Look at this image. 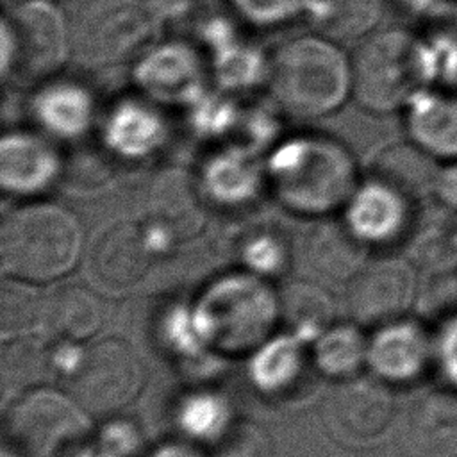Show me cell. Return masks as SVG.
I'll list each match as a JSON object with an SVG mask.
<instances>
[{
  "instance_id": "1",
  "label": "cell",
  "mask_w": 457,
  "mask_h": 457,
  "mask_svg": "<svg viewBox=\"0 0 457 457\" xmlns=\"http://www.w3.org/2000/svg\"><path fill=\"white\" fill-rule=\"evenodd\" d=\"M264 173L284 207L316 218L345 207L359 186L350 150L320 134L284 141L270 155Z\"/></svg>"
},
{
  "instance_id": "2",
  "label": "cell",
  "mask_w": 457,
  "mask_h": 457,
  "mask_svg": "<svg viewBox=\"0 0 457 457\" xmlns=\"http://www.w3.org/2000/svg\"><path fill=\"white\" fill-rule=\"evenodd\" d=\"M84 232L64 205L36 200L12 209L0 227L4 273L23 282H50L70 273L82 253Z\"/></svg>"
},
{
  "instance_id": "3",
  "label": "cell",
  "mask_w": 457,
  "mask_h": 457,
  "mask_svg": "<svg viewBox=\"0 0 457 457\" xmlns=\"http://www.w3.org/2000/svg\"><path fill=\"white\" fill-rule=\"evenodd\" d=\"M275 102L298 118H320L336 111L352 93V59L321 34L284 43L270 62Z\"/></svg>"
},
{
  "instance_id": "4",
  "label": "cell",
  "mask_w": 457,
  "mask_h": 457,
  "mask_svg": "<svg viewBox=\"0 0 457 457\" xmlns=\"http://www.w3.org/2000/svg\"><path fill=\"white\" fill-rule=\"evenodd\" d=\"M425 80V54L405 30L389 29L366 36L352 57V93L375 112L407 105Z\"/></svg>"
},
{
  "instance_id": "5",
  "label": "cell",
  "mask_w": 457,
  "mask_h": 457,
  "mask_svg": "<svg viewBox=\"0 0 457 457\" xmlns=\"http://www.w3.org/2000/svg\"><path fill=\"white\" fill-rule=\"evenodd\" d=\"M73 55L71 23L54 0H21L2 18V77L43 80Z\"/></svg>"
},
{
  "instance_id": "6",
  "label": "cell",
  "mask_w": 457,
  "mask_h": 457,
  "mask_svg": "<svg viewBox=\"0 0 457 457\" xmlns=\"http://www.w3.org/2000/svg\"><path fill=\"white\" fill-rule=\"evenodd\" d=\"M70 23L75 59L104 68L137 52L152 34L154 18L145 0H79Z\"/></svg>"
},
{
  "instance_id": "7",
  "label": "cell",
  "mask_w": 457,
  "mask_h": 457,
  "mask_svg": "<svg viewBox=\"0 0 457 457\" xmlns=\"http://www.w3.org/2000/svg\"><path fill=\"white\" fill-rule=\"evenodd\" d=\"M5 430L12 450L21 457H66L80 446L89 420L73 396L32 389L12 403Z\"/></svg>"
},
{
  "instance_id": "8",
  "label": "cell",
  "mask_w": 457,
  "mask_h": 457,
  "mask_svg": "<svg viewBox=\"0 0 457 457\" xmlns=\"http://www.w3.org/2000/svg\"><path fill=\"white\" fill-rule=\"evenodd\" d=\"M143 384L145 370L132 346L107 337L86 350L71 375L70 391L87 414L107 418L127 407Z\"/></svg>"
},
{
  "instance_id": "9",
  "label": "cell",
  "mask_w": 457,
  "mask_h": 457,
  "mask_svg": "<svg viewBox=\"0 0 457 457\" xmlns=\"http://www.w3.org/2000/svg\"><path fill=\"white\" fill-rule=\"evenodd\" d=\"M211 336L225 348H248L268 332L273 309L268 287L253 277L234 275L218 280L204 302Z\"/></svg>"
},
{
  "instance_id": "10",
  "label": "cell",
  "mask_w": 457,
  "mask_h": 457,
  "mask_svg": "<svg viewBox=\"0 0 457 457\" xmlns=\"http://www.w3.org/2000/svg\"><path fill=\"white\" fill-rule=\"evenodd\" d=\"M414 300V268L393 255L366 261L346 287L348 312L361 325L382 327L402 320Z\"/></svg>"
},
{
  "instance_id": "11",
  "label": "cell",
  "mask_w": 457,
  "mask_h": 457,
  "mask_svg": "<svg viewBox=\"0 0 457 457\" xmlns=\"http://www.w3.org/2000/svg\"><path fill=\"white\" fill-rule=\"evenodd\" d=\"M395 414V400L386 384L368 377L343 378L323 400L321 418L341 443H362L386 430Z\"/></svg>"
},
{
  "instance_id": "12",
  "label": "cell",
  "mask_w": 457,
  "mask_h": 457,
  "mask_svg": "<svg viewBox=\"0 0 457 457\" xmlns=\"http://www.w3.org/2000/svg\"><path fill=\"white\" fill-rule=\"evenodd\" d=\"M148 218L166 241H186L196 236L207 216L205 191L187 170H161L146 196Z\"/></svg>"
},
{
  "instance_id": "13",
  "label": "cell",
  "mask_w": 457,
  "mask_h": 457,
  "mask_svg": "<svg viewBox=\"0 0 457 457\" xmlns=\"http://www.w3.org/2000/svg\"><path fill=\"white\" fill-rule=\"evenodd\" d=\"M400 446L405 457H457V393L418 396L403 412Z\"/></svg>"
},
{
  "instance_id": "14",
  "label": "cell",
  "mask_w": 457,
  "mask_h": 457,
  "mask_svg": "<svg viewBox=\"0 0 457 457\" xmlns=\"http://www.w3.org/2000/svg\"><path fill=\"white\" fill-rule=\"evenodd\" d=\"M434 361L436 339L423 325L405 318L378 327L368 345V362L387 382H412Z\"/></svg>"
},
{
  "instance_id": "15",
  "label": "cell",
  "mask_w": 457,
  "mask_h": 457,
  "mask_svg": "<svg viewBox=\"0 0 457 457\" xmlns=\"http://www.w3.org/2000/svg\"><path fill=\"white\" fill-rule=\"evenodd\" d=\"M411 196L373 175L357 186L348 200L345 221L364 243L384 245L396 239L409 221Z\"/></svg>"
},
{
  "instance_id": "16",
  "label": "cell",
  "mask_w": 457,
  "mask_h": 457,
  "mask_svg": "<svg viewBox=\"0 0 457 457\" xmlns=\"http://www.w3.org/2000/svg\"><path fill=\"white\" fill-rule=\"evenodd\" d=\"M62 164L54 145L43 136L14 130L0 141V184L5 193L30 196L45 191Z\"/></svg>"
},
{
  "instance_id": "17",
  "label": "cell",
  "mask_w": 457,
  "mask_h": 457,
  "mask_svg": "<svg viewBox=\"0 0 457 457\" xmlns=\"http://www.w3.org/2000/svg\"><path fill=\"white\" fill-rule=\"evenodd\" d=\"M150 237L129 221L112 223L93 243L89 264L95 277L114 289L136 284L150 266Z\"/></svg>"
},
{
  "instance_id": "18",
  "label": "cell",
  "mask_w": 457,
  "mask_h": 457,
  "mask_svg": "<svg viewBox=\"0 0 457 457\" xmlns=\"http://www.w3.org/2000/svg\"><path fill=\"white\" fill-rule=\"evenodd\" d=\"M407 130L430 157L457 161V95L420 91L407 104Z\"/></svg>"
},
{
  "instance_id": "19",
  "label": "cell",
  "mask_w": 457,
  "mask_h": 457,
  "mask_svg": "<svg viewBox=\"0 0 457 457\" xmlns=\"http://www.w3.org/2000/svg\"><path fill=\"white\" fill-rule=\"evenodd\" d=\"M366 245L346 221L321 218L305 237L309 264L330 280H350L366 262Z\"/></svg>"
},
{
  "instance_id": "20",
  "label": "cell",
  "mask_w": 457,
  "mask_h": 457,
  "mask_svg": "<svg viewBox=\"0 0 457 457\" xmlns=\"http://www.w3.org/2000/svg\"><path fill=\"white\" fill-rule=\"evenodd\" d=\"M50 332L68 341H82L96 334L104 323V303L98 295L82 286L59 289L43 307Z\"/></svg>"
},
{
  "instance_id": "21",
  "label": "cell",
  "mask_w": 457,
  "mask_h": 457,
  "mask_svg": "<svg viewBox=\"0 0 457 457\" xmlns=\"http://www.w3.org/2000/svg\"><path fill=\"white\" fill-rule=\"evenodd\" d=\"M382 0H311L307 9L318 34L332 41L366 37L382 16Z\"/></svg>"
},
{
  "instance_id": "22",
  "label": "cell",
  "mask_w": 457,
  "mask_h": 457,
  "mask_svg": "<svg viewBox=\"0 0 457 457\" xmlns=\"http://www.w3.org/2000/svg\"><path fill=\"white\" fill-rule=\"evenodd\" d=\"M36 116L55 136H79L91 123L93 104L82 87L55 84L41 91Z\"/></svg>"
},
{
  "instance_id": "23",
  "label": "cell",
  "mask_w": 457,
  "mask_h": 457,
  "mask_svg": "<svg viewBox=\"0 0 457 457\" xmlns=\"http://www.w3.org/2000/svg\"><path fill=\"white\" fill-rule=\"evenodd\" d=\"M278 311L286 323L300 336H314L330 327L334 320V302L318 284L295 280L278 296Z\"/></svg>"
},
{
  "instance_id": "24",
  "label": "cell",
  "mask_w": 457,
  "mask_h": 457,
  "mask_svg": "<svg viewBox=\"0 0 457 457\" xmlns=\"http://www.w3.org/2000/svg\"><path fill=\"white\" fill-rule=\"evenodd\" d=\"M314 359L325 375L350 378L368 361V343L352 325L328 327L316 345Z\"/></svg>"
},
{
  "instance_id": "25",
  "label": "cell",
  "mask_w": 457,
  "mask_h": 457,
  "mask_svg": "<svg viewBox=\"0 0 457 457\" xmlns=\"http://www.w3.org/2000/svg\"><path fill=\"white\" fill-rule=\"evenodd\" d=\"M198 64L191 54L179 48H162L141 70V84L161 98H182L198 80Z\"/></svg>"
},
{
  "instance_id": "26",
  "label": "cell",
  "mask_w": 457,
  "mask_h": 457,
  "mask_svg": "<svg viewBox=\"0 0 457 457\" xmlns=\"http://www.w3.org/2000/svg\"><path fill=\"white\" fill-rule=\"evenodd\" d=\"M259 171L246 154H225L212 159L209 164L205 180L202 184L205 193L223 202H239L246 195H252L257 186Z\"/></svg>"
},
{
  "instance_id": "27",
  "label": "cell",
  "mask_w": 457,
  "mask_h": 457,
  "mask_svg": "<svg viewBox=\"0 0 457 457\" xmlns=\"http://www.w3.org/2000/svg\"><path fill=\"white\" fill-rule=\"evenodd\" d=\"M159 121L155 114L139 105L120 107L111 118L109 134L114 137V145L125 154H145L157 143Z\"/></svg>"
},
{
  "instance_id": "28",
  "label": "cell",
  "mask_w": 457,
  "mask_h": 457,
  "mask_svg": "<svg viewBox=\"0 0 457 457\" xmlns=\"http://www.w3.org/2000/svg\"><path fill=\"white\" fill-rule=\"evenodd\" d=\"M211 457H273V443L262 425L237 420L220 432Z\"/></svg>"
},
{
  "instance_id": "29",
  "label": "cell",
  "mask_w": 457,
  "mask_h": 457,
  "mask_svg": "<svg viewBox=\"0 0 457 457\" xmlns=\"http://www.w3.org/2000/svg\"><path fill=\"white\" fill-rule=\"evenodd\" d=\"M4 384L12 389L37 384L46 375V355L36 343L12 341L11 350H4Z\"/></svg>"
},
{
  "instance_id": "30",
  "label": "cell",
  "mask_w": 457,
  "mask_h": 457,
  "mask_svg": "<svg viewBox=\"0 0 457 457\" xmlns=\"http://www.w3.org/2000/svg\"><path fill=\"white\" fill-rule=\"evenodd\" d=\"M43 312L32 291L14 284H4L0 296V327L5 337L32 328Z\"/></svg>"
},
{
  "instance_id": "31",
  "label": "cell",
  "mask_w": 457,
  "mask_h": 457,
  "mask_svg": "<svg viewBox=\"0 0 457 457\" xmlns=\"http://www.w3.org/2000/svg\"><path fill=\"white\" fill-rule=\"evenodd\" d=\"M298 350L291 341L268 345L253 361V378L266 387H280L296 373Z\"/></svg>"
},
{
  "instance_id": "32",
  "label": "cell",
  "mask_w": 457,
  "mask_h": 457,
  "mask_svg": "<svg viewBox=\"0 0 457 457\" xmlns=\"http://www.w3.org/2000/svg\"><path fill=\"white\" fill-rule=\"evenodd\" d=\"M236 7L259 25H277L307 11L311 0H234Z\"/></svg>"
},
{
  "instance_id": "33",
  "label": "cell",
  "mask_w": 457,
  "mask_h": 457,
  "mask_svg": "<svg viewBox=\"0 0 457 457\" xmlns=\"http://www.w3.org/2000/svg\"><path fill=\"white\" fill-rule=\"evenodd\" d=\"M286 257L287 252H284L282 241L266 234H259L257 237L250 239L243 250L245 262L257 273L266 275L280 271L282 264L286 262Z\"/></svg>"
},
{
  "instance_id": "34",
  "label": "cell",
  "mask_w": 457,
  "mask_h": 457,
  "mask_svg": "<svg viewBox=\"0 0 457 457\" xmlns=\"http://www.w3.org/2000/svg\"><path fill=\"white\" fill-rule=\"evenodd\" d=\"M220 405L216 400L209 396H202L193 400L186 409H184V427H187L193 432H205L211 428L209 423H220Z\"/></svg>"
},
{
  "instance_id": "35",
  "label": "cell",
  "mask_w": 457,
  "mask_h": 457,
  "mask_svg": "<svg viewBox=\"0 0 457 457\" xmlns=\"http://www.w3.org/2000/svg\"><path fill=\"white\" fill-rule=\"evenodd\" d=\"M432 191L445 207L457 211V161H448L446 166L437 170Z\"/></svg>"
},
{
  "instance_id": "36",
  "label": "cell",
  "mask_w": 457,
  "mask_h": 457,
  "mask_svg": "<svg viewBox=\"0 0 457 457\" xmlns=\"http://www.w3.org/2000/svg\"><path fill=\"white\" fill-rule=\"evenodd\" d=\"M150 457H204V455L191 445L168 443L159 446Z\"/></svg>"
},
{
  "instance_id": "37",
  "label": "cell",
  "mask_w": 457,
  "mask_h": 457,
  "mask_svg": "<svg viewBox=\"0 0 457 457\" xmlns=\"http://www.w3.org/2000/svg\"><path fill=\"white\" fill-rule=\"evenodd\" d=\"M453 84H455V89H457V66L453 68Z\"/></svg>"
}]
</instances>
